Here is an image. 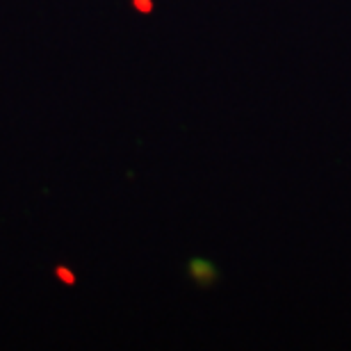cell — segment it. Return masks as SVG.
I'll return each instance as SVG.
<instances>
[{"label": "cell", "mask_w": 351, "mask_h": 351, "mask_svg": "<svg viewBox=\"0 0 351 351\" xmlns=\"http://www.w3.org/2000/svg\"><path fill=\"white\" fill-rule=\"evenodd\" d=\"M55 278H58L60 280V283L62 285H75V274H73V269H71V267H66V265H58V267H55Z\"/></svg>", "instance_id": "obj_2"}, {"label": "cell", "mask_w": 351, "mask_h": 351, "mask_svg": "<svg viewBox=\"0 0 351 351\" xmlns=\"http://www.w3.org/2000/svg\"><path fill=\"white\" fill-rule=\"evenodd\" d=\"M130 7L137 14H153V0H130Z\"/></svg>", "instance_id": "obj_3"}, {"label": "cell", "mask_w": 351, "mask_h": 351, "mask_svg": "<svg viewBox=\"0 0 351 351\" xmlns=\"http://www.w3.org/2000/svg\"><path fill=\"white\" fill-rule=\"evenodd\" d=\"M187 276L199 287H213L221 278V274L208 258H192L187 263Z\"/></svg>", "instance_id": "obj_1"}]
</instances>
